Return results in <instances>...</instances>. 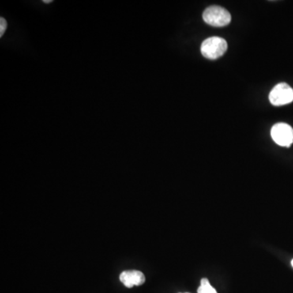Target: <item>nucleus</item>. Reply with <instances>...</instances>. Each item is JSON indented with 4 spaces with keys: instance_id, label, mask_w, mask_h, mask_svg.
I'll list each match as a JSON object with an SVG mask.
<instances>
[{
    "instance_id": "8",
    "label": "nucleus",
    "mask_w": 293,
    "mask_h": 293,
    "mask_svg": "<svg viewBox=\"0 0 293 293\" xmlns=\"http://www.w3.org/2000/svg\"><path fill=\"white\" fill-rule=\"evenodd\" d=\"M43 3H46V4H50V3H52V1H43Z\"/></svg>"
},
{
    "instance_id": "7",
    "label": "nucleus",
    "mask_w": 293,
    "mask_h": 293,
    "mask_svg": "<svg viewBox=\"0 0 293 293\" xmlns=\"http://www.w3.org/2000/svg\"><path fill=\"white\" fill-rule=\"evenodd\" d=\"M7 28H8V22H7L6 19L4 18V16L0 17V37L2 38L4 33L6 32Z\"/></svg>"
},
{
    "instance_id": "5",
    "label": "nucleus",
    "mask_w": 293,
    "mask_h": 293,
    "mask_svg": "<svg viewBox=\"0 0 293 293\" xmlns=\"http://www.w3.org/2000/svg\"><path fill=\"white\" fill-rule=\"evenodd\" d=\"M120 281L125 287L131 288L134 286H140L145 282V276L141 271H125L120 275Z\"/></svg>"
},
{
    "instance_id": "9",
    "label": "nucleus",
    "mask_w": 293,
    "mask_h": 293,
    "mask_svg": "<svg viewBox=\"0 0 293 293\" xmlns=\"http://www.w3.org/2000/svg\"><path fill=\"white\" fill-rule=\"evenodd\" d=\"M291 265H292V267H293V260H292V261H291Z\"/></svg>"
},
{
    "instance_id": "6",
    "label": "nucleus",
    "mask_w": 293,
    "mask_h": 293,
    "mask_svg": "<svg viewBox=\"0 0 293 293\" xmlns=\"http://www.w3.org/2000/svg\"><path fill=\"white\" fill-rule=\"evenodd\" d=\"M198 293H218L216 290L211 286L208 279H203L200 282V286L197 290Z\"/></svg>"
},
{
    "instance_id": "2",
    "label": "nucleus",
    "mask_w": 293,
    "mask_h": 293,
    "mask_svg": "<svg viewBox=\"0 0 293 293\" xmlns=\"http://www.w3.org/2000/svg\"><path fill=\"white\" fill-rule=\"evenodd\" d=\"M204 22L215 27L226 26L230 24L231 16L228 11L219 6H211L203 13Z\"/></svg>"
},
{
    "instance_id": "1",
    "label": "nucleus",
    "mask_w": 293,
    "mask_h": 293,
    "mask_svg": "<svg viewBox=\"0 0 293 293\" xmlns=\"http://www.w3.org/2000/svg\"><path fill=\"white\" fill-rule=\"evenodd\" d=\"M227 50V41L220 37H211L203 42L200 51L205 58L216 60Z\"/></svg>"
},
{
    "instance_id": "3",
    "label": "nucleus",
    "mask_w": 293,
    "mask_h": 293,
    "mask_svg": "<svg viewBox=\"0 0 293 293\" xmlns=\"http://www.w3.org/2000/svg\"><path fill=\"white\" fill-rule=\"evenodd\" d=\"M269 99L274 106L288 104L293 101V89L287 83H279L271 91Z\"/></svg>"
},
{
    "instance_id": "4",
    "label": "nucleus",
    "mask_w": 293,
    "mask_h": 293,
    "mask_svg": "<svg viewBox=\"0 0 293 293\" xmlns=\"http://www.w3.org/2000/svg\"><path fill=\"white\" fill-rule=\"evenodd\" d=\"M271 137L278 145L290 147L293 143V129L286 123H278L271 129Z\"/></svg>"
}]
</instances>
